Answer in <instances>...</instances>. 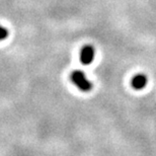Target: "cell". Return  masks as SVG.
Returning a JSON list of instances; mask_svg holds the SVG:
<instances>
[{
	"mask_svg": "<svg viewBox=\"0 0 156 156\" xmlns=\"http://www.w3.org/2000/svg\"><path fill=\"white\" fill-rule=\"evenodd\" d=\"M70 79L74 85L83 92L90 91L93 87L92 82L89 79H87L85 73L81 70H75L73 72H71Z\"/></svg>",
	"mask_w": 156,
	"mask_h": 156,
	"instance_id": "obj_1",
	"label": "cell"
},
{
	"mask_svg": "<svg viewBox=\"0 0 156 156\" xmlns=\"http://www.w3.org/2000/svg\"><path fill=\"white\" fill-rule=\"evenodd\" d=\"M95 56V49L91 45H85L80 51V61L84 65L92 63Z\"/></svg>",
	"mask_w": 156,
	"mask_h": 156,
	"instance_id": "obj_2",
	"label": "cell"
},
{
	"mask_svg": "<svg viewBox=\"0 0 156 156\" xmlns=\"http://www.w3.org/2000/svg\"><path fill=\"white\" fill-rule=\"evenodd\" d=\"M148 82V78L145 74L143 73H138L136 74L135 76L132 78V81H131V84H132V87L136 90H141L144 87L147 85Z\"/></svg>",
	"mask_w": 156,
	"mask_h": 156,
	"instance_id": "obj_3",
	"label": "cell"
},
{
	"mask_svg": "<svg viewBox=\"0 0 156 156\" xmlns=\"http://www.w3.org/2000/svg\"><path fill=\"white\" fill-rule=\"evenodd\" d=\"M8 35H9L8 30L4 27L0 26V41H4L8 37Z\"/></svg>",
	"mask_w": 156,
	"mask_h": 156,
	"instance_id": "obj_4",
	"label": "cell"
}]
</instances>
